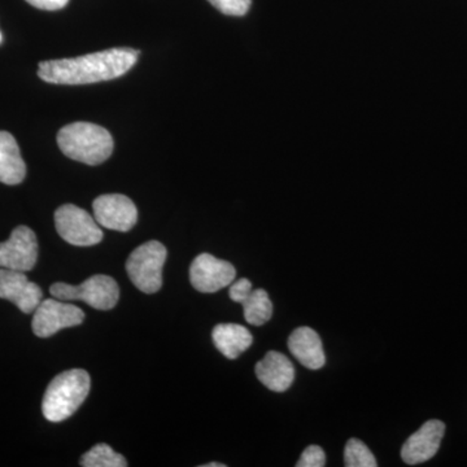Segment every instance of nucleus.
<instances>
[{
  "mask_svg": "<svg viewBox=\"0 0 467 467\" xmlns=\"http://www.w3.org/2000/svg\"><path fill=\"white\" fill-rule=\"evenodd\" d=\"M33 7L43 9V11H58L66 7L69 0H26Z\"/></svg>",
  "mask_w": 467,
  "mask_h": 467,
  "instance_id": "5701e85b",
  "label": "nucleus"
},
{
  "mask_svg": "<svg viewBox=\"0 0 467 467\" xmlns=\"http://www.w3.org/2000/svg\"><path fill=\"white\" fill-rule=\"evenodd\" d=\"M202 467H226V465H223V463L213 462L207 463V465H202Z\"/></svg>",
  "mask_w": 467,
  "mask_h": 467,
  "instance_id": "b1692460",
  "label": "nucleus"
},
{
  "mask_svg": "<svg viewBox=\"0 0 467 467\" xmlns=\"http://www.w3.org/2000/svg\"><path fill=\"white\" fill-rule=\"evenodd\" d=\"M252 292L251 281L247 278L239 279L235 284L230 285L229 296L235 303H242Z\"/></svg>",
  "mask_w": 467,
  "mask_h": 467,
  "instance_id": "4be33fe9",
  "label": "nucleus"
},
{
  "mask_svg": "<svg viewBox=\"0 0 467 467\" xmlns=\"http://www.w3.org/2000/svg\"><path fill=\"white\" fill-rule=\"evenodd\" d=\"M236 276L235 267L227 261L217 259L209 254H202L190 266V282L196 291L214 294L233 284Z\"/></svg>",
  "mask_w": 467,
  "mask_h": 467,
  "instance_id": "1a4fd4ad",
  "label": "nucleus"
},
{
  "mask_svg": "<svg viewBox=\"0 0 467 467\" xmlns=\"http://www.w3.org/2000/svg\"><path fill=\"white\" fill-rule=\"evenodd\" d=\"M88 371L72 368L58 374L48 384L43 396L42 411L50 422H63L78 410L90 392Z\"/></svg>",
  "mask_w": 467,
  "mask_h": 467,
  "instance_id": "7ed1b4c3",
  "label": "nucleus"
},
{
  "mask_svg": "<svg viewBox=\"0 0 467 467\" xmlns=\"http://www.w3.org/2000/svg\"><path fill=\"white\" fill-rule=\"evenodd\" d=\"M58 235L77 247H90L103 241V232L95 217L73 204L61 205L55 212Z\"/></svg>",
  "mask_w": 467,
  "mask_h": 467,
  "instance_id": "423d86ee",
  "label": "nucleus"
},
{
  "mask_svg": "<svg viewBox=\"0 0 467 467\" xmlns=\"http://www.w3.org/2000/svg\"><path fill=\"white\" fill-rule=\"evenodd\" d=\"M43 292L29 281L26 273L0 267V299L11 301L26 315L34 313L41 304Z\"/></svg>",
  "mask_w": 467,
  "mask_h": 467,
  "instance_id": "9b49d317",
  "label": "nucleus"
},
{
  "mask_svg": "<svg viewBox=\"0 0 467 467\" xmlns=\"http://www.w3.org/2000/svg\"><path fill=\"white\" fill-rule=\"evenodd\" d=\"M244 318L252 326H263L270 321L273 316V304L269 295L263 288L252 290L251 294L242 301Z\"/></svg>",
  "mask_w": 467,
  "mask_h": 467,
  "instance_id": "f3484780",
  "label": "nucleus"
},
{
  "mask_svg": "<svg viewBox=\"0 0 467 467\" xmlns=\"http://www.w3.org/2000/svg\"><path fill=\"white\" fill-rule=\"evenodd\" d=\"M55 299L63 301H84L98 310L115 308L119 299V285L112 276L97 275L86 279L84 284L72 285L58 282L51 285Z\"/></svg>",
  "mask_w": 467,
  "mask_h": 467,
  "instance_id": "39448f33",
  "label": "nucleus"
},
{
  "mask_svg": "<svg viewBox=\"0 0 467 467\" xmlns=\"http://www.w3.org/2000/svg\"><path fill=\"white\" fill-rule=\"evenodd\" d=\"M94 217L100 226L115 232H130L138 220L137 207L128 196L107 193L92 202Z\"/></svg>",
  "mask_w": 467,
  "mask_h": 467,
  "instance_id": "9d476101",
  "label": "nucleus"
},
{
  "mask_svg": "<svg viewBox=\"0 0 467 467\" xmlns=\"http://www.w3.org/2000/svg\"><path fill=\"white\" fill-rule=\"evenodd\" d=\"M26 175V165L14 135L0 131V182L18 184Z\"/></svg>",
  "mask_w": 467,
  "mask_h": 467,
  "instance_id": "dca6fc26",
  "label": "nucleus"
},
{
  "mask_svg": "<svg viewBox=\"0 0 467 467\" xmlns=\"http://www.w3.org/2000/svg\"><path fill=\"white\" fill-rule=\"evenodd\" d=\"M85 321L84 310L67 301L42 300L34 310L33 333L38 337H50L60 330L75 327Z\"/></svg>",
  "mask_w": 467,
  "mask_h": 467,
  "instance_id": "0eeeda50",
  "label": "nucleus"
},
{
  "mask_svg": "<svg viewBox=\"0 0 467 467\" xmlns=\"http://www.w3.org/2000/svg\"><path fill=\"white\" fill-rule=\"evenodd\" d=\"M3 41V36H2V32H0V43H2Z\"/></svg>",
  "mask_w": 467,
  "mask_h": 467,
  "instance_id": "393cba45",
  "label": "nucleus"
},
{
  "mask_svg": "<svg viewBox=\"0 0 467 467\" xmlns=\"http://www.w3.org/2000/svg\"><path fill=\"white\" fill-rule=\"evenodd\" d=\"M57 144L67 158L88 165L103 164L113 152L112 135L107 129L90 122H73L61 128Z\"/></svg>",
  "mask_w": 467,
  "mask_h": 467,
  "instance_id": "f03ea898",
  "label": "nucleus"
},
{
  "mask_svg": "<svg viewBox=\"0 0 467 467\" xmlns=\"http://www.w3.org/2000/svg\"><path fill=\"white\" fill-rule=\"evenodd\" d=\"M445 434L441 420H427L413 435L409 436L402 445L401 457L408 465H418L431 460L441 448Z\"/></svg>",
  "mask_w": 467,
  "mask_h": 467,
  "instance_id": "f8f14e48",
  "label": "nucleus"
},
{
  "mask_svg": "<svg viewBox=\"0 0 467 467\" xmlns=\"http://www.w3.org/2000/svg\"><path fill=\"white\" fill-rule=\"evenodd\" d=\"M288 349L301 365L310 370H318L325 367L326 356L321 337L308 326L294 330L288 337Z\"/></svg>",
  "mask_w": 467,
  "mask_h": 467,
  "instance_id": "4468645a",
  "label": "nucleus"
},
{
  "mask_svg": "<svg viewBox=\"0 0 467 467\" xmlns=\"http://www.w3.org/2000/svg\"><path fill=\"white\" fill-rule=\"evenodd\" d=\"M140 52L129 47L109 48L85 57L39 63L38 76L48 84L88 85L126 75L137 64Z\"/></svg>",
  "mask_w": 467,
  "mask_h": 467,
  "instance_id": "f257e3e1",
  "label": "nucleus"
},
{
  "mask_svg": "<svg viewBox=\"0 0 467 467\" xmlns=\"http://www.w3.org/2000/svg\"><path fill=\"white\" fill-rule=\"evenodd\" d=\"M212 339L216 348L229 359L238 358L254 343L250 330L236 324L217 325L212 331Z\"/></svg>",
  "mask_w": 467,
  "mask_h": 467,
  "instance_id": "2eb2a0df",
  "label": "nucleus"
},
{
  "mask_svg": "<svg viewBox=\"0 0 467 467\" xmlns=\"http://www.w3.org/2000/svg\"><path fill=\"white\" fill-rule=\"evenodd\" d=\"M81 466L84 467H126L125 457L117 453L109 444H97L90 451H86L81 459Z\"/></svg>",
  "mask_w": 467,
  "mask_h": 467,
  "instance_id": "a211bd4d",
  "label": "nucleus"
},
{
  "mask_svg": "<svg viewBox=\"0 0 467 467\" xmlns=\"http://www.w3.org/2000/svg\"><path fill=\"white\" fill-rule=\"evenodd\" d=\"M38 260V241L27 226H18L7 242L0 243V267L30 272Z\"/></svg>",
  "mask_w": 467,
  "mask_h": 467,
  "instance_id": "6e6552de",
  "label": "nucleus"
},
{
  "mask_svg": "<svg viewBox=\"0 0 467 467\" xmlns=\"http://www.w3.org/2000/svg\"><path fill=\"white\" fill-rule=\"evenodd\" d=\"M221 14L227 16H244L250 11L252 0H208Z\"/></svg>",
  "mask_w": 467,
  "mask_h": 467,
  "instance_id": "aec40b11",
  "label": "nucleus"
},
{
  "mask_svg": "<svg viewBox=\"0 0 467 467\" xmlns=\"http://www.w3.org/2000/svg\"><path fill=\"white\" fill-rule=\"evenodd\" d=\"M326 465L325 451L318 445H309L301 454L297 467H324Z\"/></svg>",
  "mask_w": 467,
  "mask_h": 467,
  "instance_id": "412c9836",
  "label": "nucleus"
},
{
  "mask_svg": "<svg viewBox=\"0 0 467 467\" xmlns=\"http://www.w3.org/2000/svg\"><path fill=\"white\" fill-rule=\"evenodd\" d=\"M344 465L347 467H377L373 451L358 439H349L344 448Z\"/></svg>",
  "mask_w": 467,
  "mask_h": 467,
  "instance_id": "6ab92c4d",
  "label": "nucleus"
},
{
  "mask_svg": "<svg viewBox=\"0 0 467 467\" xmlns=\"http://www.w3.org/2000/svg\"><path fill=\"white\" fill-rule=\"evenodd\" d=\"M168 251L158 241H150L135 248L126 261V272L138 290L144 294H156L162 285V267Z\"/></svg>",
  "mask_w": 467,
  "mask_h": 467,
  "instance_id": "20e7f679",
  "label": "nucleus"
},
{
  "mask_svg": "<svg viewBox=\"0 0 467 467\" xmlns=\"http://www.w3.org/2000/svg\"><path fill=\"white\" fill-rule=\"evenodd\" d=\"M256 376L270 391L285 392L294 383L295 368L284 353L270 350L257 362Z\"/></svg>",
  "mask_w": 467,
  "mask_h": 467,
  "instance_id": "ddd939ff",
  "label": "nucleus"
}]
</instances>
